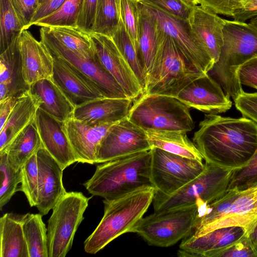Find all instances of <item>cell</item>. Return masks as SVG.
Here are the masks:
<instances>
[{"mask_svg": "<svg viewBox=\"0 0 257 257\" xmlns=\"http://www.w3.org/2000/svg\"><path fill=\"white\" fill-rule=\"evenodd\" d=\"M193 142L205 162L237 169L246 165L257 150V124L243 116L206 114Z\"/></svg>", "mask_w": 257, "mask_h": 257, "instance_id": "6da1fadb", "label": "cell"}, {"mask_svg": "<svg viewBox=\"0 0 257 257\" xmlns=\"http://www.w3.org/2000/svg\"><path fill=\"white\" fill-rule=\"evenodd\" d=\"M156 190L154 187L144 188L104 199L103 216L85 240V251L95 254L120 235L132 232L153 202Z\"/></svg>", "mask_w": 257, "mask_h": 257, "instance_id": "7a4b0ae2", "label": "cell"}, {"mask_svg": "<svg viewBox=\"0 0 257 257\" xmlns=\"http://www.w3.org/2000/svg\"><path fill=\"white\" fill-rule=\"evenodd\" d=\"M151 161L150 150L99 163L83 185L89 193L104 199L154 187L151 178Z\"/></svg>", "mask_w": 257, "mask_h": 257, "instance_id": "3957f363", "label": "cell"}, {"mask_svg": "<svg viewBox=\"0 0 257 257\" xmlns=\"http://www.w3.org/2000/svg\"><path fill=\"white\" fill-rule=\"evenodd\" d=\"M222 31L218 60L208 74L234 100L244 91L238 79L239 68L257 57V30L245 22L226 20Z\"/></svg>", "mask_w": 257, "mask_h": 257, "instance_id": "277c9868", "label": "cell"}, {"mask_svg": "<svg viewBox=\"0 0 257 257\" xmlns=\"http://www.w3.org/2000/svg\"><path fill=\"white\" fill-rule=\"evenodd\" d=\"M256 225L257 185L242 190L230 189L206 206L191 235L196 237L219 228L239 226L249 236Z\"/></svg>", "mask_w": 257, "mask_h": 257, "instance_id": "5b68a950", "label": "cell"}, {"mask_svg": "<svg viewBox=\"0 0 257 257\" xmlns=\"http://www.w3.org/2000/svg\"><path fill=\"white\" fill-rule=\"evenodd\" d=\"M234 171L205 162L200 175L174 193L167 195L156 190L153 200L154 212L197 204L201 213L207 205L227 192Z\"/></svg>", "mask_w": 257, "mask_h": 257, "instance_id": "8992f818", "label": "cell"}, {"mask_svg": "<svg viewBox=\"0 0 257 257\" xmlns=\"http://www.w3.org/2000/svg\"><path fill=\"white\" fill-rule=\"evenodd\" d=\"M204 74L186 60L173 40L164 32L156 61L142 95L175 97L190 83Z\"/></svg>", "mask_w": 257, "mask_h": 257, "instance_id": "52a82bcc", "label": "cell"}, {"mask_svg": "<svg viewBox=\"0 0 257 257\" xmlns=\"http://www.w3.org/2000/svg\"><path fill=\"white\" fill-rule=\"evenodd\" d=\"M190 108L175 97L142 95L135 100L127 118L145 132L179 131L194 128Z\"/></svg>", "mask_w": 257, "mask_h": 257, "instance_id": "ba28073f", "label": "cell"}, {"mask_svg": "<svg viewBox=\"0 0 257 257\" xmlns=\"http://www.w3.org/2000/svg\"><path fill=\"white\" fill-rule=\"evenodd\" d=\"M197 204L170 209L143 217L132 232L149 244L168 247L192 234L200 215Z\"/></svg>", "mask_w": 257, "mask_h": 257, "instance_id": "9c48e42d", "label": "cell"}, {"mask_svg": "<svg viewBox=\"0 0 257 257\" xmlns=\"http://www.w3.org/2000/svg\"><path fill=\"white\" fill-rule=\"evenodd\" d=\"M90 198L80 192H67L53 207L47 226L49 257H64L71 249Z\"/></svg>", "mask_w": 257, "mask_h": 257, "instance_id": "30bf717a", "label": "cell"}, {"mask_svg": "<svg viewBox=\"0 0 257 257\" xmlns=\"http://www.w3.org/2000/svg\"><path fill=\"white\" fill-rule=\"evenodd\" d=\"M151 178L157 191L169 195L200 175L203 161L174 154L160 149H151Z\"/></svg>", "mask_w": 257, "mask_h": 257, "instance_id": "8fae6325", "label": "cell"}, {"mask_svg": "<svg viewBox=\"0 0 257 257\" xmlns=\"http://www.w3.org/2000/svg\"><path fill=\"white\" fill-rule=\"evenodd\" d=\"M40 32L41 41L51 53L62 58L76 68L93 83L104 97L128 98L122 88L102 65L96 55L92 59L85 58L62 46L42 28Z\"/></svg>", "mask_w": 257, "mask_h": 257, "instance_id": "7c38bea8", "label": "cell"}, {"mask_svg": "<svg viewBox=\"0 0 257 257\" xmlns=\"http://www.w3.org/2000/svg\"><path fill=\"white\" fill-rule=\"evenodd\" d=\"M141 4L155 19L160 28L173 40L186 60L198 71L208 73L214 62L193 38L187 21L177 18L152 6Z\"/></svg>", "mask_w": 257, "mask_h": 257, "instance_id": "4fadbf2b", "label": "cell"}, {"mask_svg": "<svg viewBox=\"0 0 257 257\" xmlns=\"http://www.w3.org/2000/svg\"><path fill=\"white\" fill-rule=\"evenodd\" d=\"M145 131L127 117L114 123L102 141L96 163H102L124 156L151 150Z\"/></svg>", "mask_w": 257, "mask_h": 257, "instance_id": "5bb4252c", "label": "cell"}, {"mask_svg": "<svg viewBox=\"0 0 257 257\" xmlns=\"http://www.w3.org/2000/svg\"><path fill=\"white\" fill-rule=\"evenodd\" d=\"M90 36L102 65L121 86L128 98L133 101L138 99L143 93V88L112 39L99 34Z\"/></svg>", "mask_w": 257, "mask_h": 257, "instance_id": "9a60e30c", "label": "cell"}, {"mask_svg": "<svg viewBox=\"0 0 257 257\" xmlns=\"http://www.w3.org/2000/svg\"><path fill=\"white\" fill-rule=\"evenodd\" d=\"M175 98L190 108L208 114L225 112L232 104L230 97L208 73L190 83Z\"/></svg>", "mask_w": 257, "mask_h": 257, "instance_id": "2e32d148", "label": "cell"}, {"mask_svg": "<svg viewBox=\"0 0 257 257\" xmlns=\"http://www.w3.org/2000/svg\"><path fill=\"white\" fill-rule=\"evenodd\" d=\"M52 55L54 59L52 79L75 107L104 97L76 68L62 58Z\"/></svg>", "mask_w": 257, "mask_h": 257, "instance_id": "e0dca14e", "label": "cell"}, {"mask_svg": "<svg viewBox=\"0 0 257 257\" xmlns=\"http://www.w3.org/2000/svg\"><path fill=\"white\" fill-rule=\"evenodd\" d=\"M114 123L90 125L73 117L63 122V128L73 149L76 162L96 163L101 144Z\"/></svg>", "mask_w": 257, "mask_h": 257, "instance_id": "ac0fdd59", "label": "cell"}, {"mask_svg": "<svg viewBox=\"0 0 257 257\" xmlns=\"http://www.w3.org/2000/svg\"><path fill=\"white\" fill-rule=\"evenodd\" d=\"M38 198L36 207L47 214L67 192L62 182L63 171L58 163L44 147L37 152Z\"/></svg>", "mask_w": 257, "mask_h": 257, "instance_id": "d6986e66", "label": "cell"}, {"mask_svg": "<svg viewBox=\"0 0 257 257\" xmlns=\"http://www.w3.org/2000/svg\"><path fill=\"white\" fill-rule=\"evenodd\" d=\"M226 20L217 14L195 6L187 20L191 33L200 47L214 64L223 45V27Z\"/></svg>", "mask_w": 257, "mask_h": 257, "instance_id": "ffe728a7", "label": "cell"}, {"mask_svg": "<svg viewBox=\"0 0 257 257\" xmlns=\"http://www.w3.org/2000/svg\"><path fill=\"white\" fill-rule=\"evenodd\" d=\"M20 48L23 77L29 86L40 80L52 78L53 57L41 41L24 30L20 36Z\"/></svg>", "mask_w": 257, "mask_h": 257, "instance_id": "44dd1931", "label": "cell"}, {"mask_svg": "<svg viewBox=\"0 0 257 257\" xmlns=\"http://www.w3.org/2000/svg\"><path fill=\"white\" fill-rule=\"evenodd\" d=\"M244 229L239 226L221 227L199 237L190 235L182 239L179 256L218 257L227 247L243 236Z\"/></svg>", "mask_w": 257, "mask_h": 257, "instance_id": "7402d4cb", "label": "cell"}, {"mask_svg": "<svg viewBox=\"0 0 257 257\" xmlns=\"http://www.w3.org/2000/svg\"><path fill=\"white\" fill-rule=\"evenodd\" d=\"M35 122L43 147L64 170L76 162L63 122L38 108Z\"/></svg>", "mask_w": 257, "mask_h": 257, "instance_id": "603a6c76", "label": "cell"}, {"mask_svg": "<svg viewBox=\"0 0 257 257\" xmlns=\"http://www.w3.org/2000/svg\"><path fill=\"white\" fill-rule=\"evenodd\" d=\"M133 101L103 97L75 107L73 117L90 125L113 123L127 117Z\"/></svg>", "mask_w": 257, "mask_h": 257, "instance_id": "cb8c5ba5", "label": "cell"}, {"mask_svg": "<svg viewBox=\"0 0 257 257\" xmlns=\"http://www.w3.org/2000/svg\"><path fill=\"white\" fill-rule=\"evenodd\" d=\"M21 34L0 55V101L10 96H20L30 88L22 71Z\"/></svg>", "mask_w": 257, "mask_h": 257, "instance_id": "d4e9b609", "label": "cell"}, {"mask_svg": "<svg viewBox=\"0 0 257 257\" xmlns=\"http://www.w3.org/2000/svg\"><path fill=\"white\" fill-rule=\"evenodd\" d=\"M29 91L39 108L64 122L73 117L75 106L53 81L46 78L30 86Z\"/></svg>", "mask_w": 257, "mask_h": 257, "instance_id": "484cf974", "label": "cell"}, {"mask_svg": "<svg viewBox=\"0 0 257 257\" xmlns=\"http://www.w3.org/2000/svg\"><path fill=\"white\" fill-rule=\"evenodd\" d=\"M139 5L140 10L139 51L147 80L156 61L164 32L160 28L155 19L145 10L139 2Z\"/></svg>", "mask_w": 257, "mask_h": 257, "instance_id": "4316f807", "label": "cell"}, {"mask_svg": "<svg viewBox=\"0 0 257 257\" xmlns=\"http://www.w3.org/2000/svg\"><path fill=\"white\" fill-rule=\"evenodd\" d=\"M38 104L29 90L21 96L0 130V153L3 152L11 142L28 124L34 120Z\"/></svg>", "mask_w": 257, "mask_h": 257, "instance_id": "83f0119b", "label": "cell"}, {"mask_svg": "<svg viewBox=\"0 0 257 257\" xmlns=\"http://www.w3.org/2000/svg\"><path fill=\"white\" fill-rule=\"evenodd\" d=\"M24 214L7 213L0 219V256L29 257L23 221Z\"/></svg>", "mask_w": 257, "mask_h": 257, "instance_id": "f1b7e54d", "label": "cell"}, {"mask_svg": "<svg viewBox=\"0 0 257 257\" xmlns=\"http://www.w3.org/2000/svg\"><path fill=\"white\" fill-rule=\"evenodd\" d=\"M152 148L190 159L203 161L202 156L187 136V132L179 131L146 132Z\"/></svg>", "mask_w": 257, "mask_h": 257, "instance_id": "f546056e", "label": "cell"}, {"mask_svg": "<svg viewBox=\"0 0 257 257\" xmlns=\"http://www.w3.org/2000/svg\"><path fill=\"white\" fill-rule=\"evenodd\" d=\"M43 146L34 119L16 136L3 152L6 153L11 166L19 170Z\"/></svg>", "mask_w": 257, "mask_h": 257, "instance_id": "4dcf8cb0", "label": "cell"}, {"mask_svg": "<svg viewBox=\"0 0 257 257\" xmlns=\"http://www.w3.org/2000/svg\"><path fill=\"white\" fill-rule=\"evenodd\" d=\"M42 28L65 48L86 58L95 57V49L89 34L72 27H42Z\"/></svg>", "mask_w": 257, "mask_h": 257, "instance_id": "1f68e13d", "label": "cell"}, {"mask_svg": "<svg viewBox=\"0 0 257 257\" xmlns=\"http://www.w3.org/2000/svg\"><path fill=\"white\" fill-rule=\"evenodd\" d=\"M41 213L24 214L23 229L29 257H49L47 228Z\"/></svg>", "mask_w": 257, "mask_h": 257, "instance_id": "d6a6232c", "label": "cell"}, {"mask_svg": "<svg viewBox=\"0 0 257 257\" xmlns=\"http://www.w3.org/2000/svg\"><path fill=\"white\" fill-rule=\"evenodd\" d=\"M111 38L120 53L130 65L144 90L147 82L144 66L140 54L127 33L121 18L117 28Z\"/></svg>", "mask_w": 257, "mask_h": 257, "instance_id": "836d02e7", "label": "cell"}, {"mask_svg": "<svg viewBox=\"0 0 257 257\" xmlns=\"http://www.w3.org/2000/svg\"><path fill=\"white\" fill-rule=\"evenodd\" d=\"M120 0H98L91 34L111 38L120 19Z\"/></svg>", "mask_w": 257, "mask_h": 257, "instance_id": "e575fe53", "label": "cell"}, {"mask_svg": "<svg viewBox=\"0 0 257 257\" xmlns=\"http://www.w3.org/2000/svg\"><path fill=\"white\" fill-rule=\"evenodd\" d=\"M0 52L3 53L23 31L10 0H0Z\"/></svg>", "mask_w": 257, "mask_h": 257, "instance_id": "d590c367", "label": "cell"}, {"mask_svg": "<svg viewBox=\"0 0 257 257\" xmlns=\"http://www.w3.org/2000/svg\"><path fill=\"white\" fill-rule=\"evenodd\" d=\"M83 0H66L55 12L34 25L40 27H68L77 28Z\"/></svg>", "mask_w": 257, "mask_h": 257, "instance_id": "8d00e7d4", "label": "cell"}, {"mask_svg": "<svg viewBox=\"0 0 257 257\" xmlns=\"http://www.w3.org/2000/svg\"><path fill=\"white\" fill-rule=\"evenodd\" d=\"M0 208L8 203L14 194L18 191L21 183V169H15L10 164L6 152L0 153Z\"/></svg>", "mask_w": 257, "mask_h": 257, "instance_id": "74e56055", "label": "cell"}, {"mask_svg": "<svg viewBox=\"0 0 257 257\" xmlns=\"http://www.w3.org/2000/svg\"><path fill=\"white\" fill-rule=\"evenodd\" d=\"M21 185L18 191H22L31 207L36 206L38 198V168L37 153L31 156L21 167Z\"/></svg>", "mask_w": 257, "mask_h": 257, "instance_id": "f35d334b", "label": "cell"}, {"mask_svg": "<svg viewBox=\"0 0 257 257\" xmlns=\"http://www.w3.org/2000/svg\"><path fill=\"white\" fill-rule=\"evenodd\" d=\"M120 18L132 42L139 53L138 34L140 10L139 2L138 0H120Z\"/></svg>", "mask_w": 257, "mask_h": 257, "instance_id": "ab89813d", "label": "cell"}, {"mask_svg": "<svg viewBox=\"0 0 257 257\" xmlns=\"http://www.w3.org/2000/svg\"><path fill=\"white\" fill-rule=\"evenodd\" d=\"M177 18L187 21L195 6L186 0H138Z\"/></svg>", "mask_w": 257, "mask_h": 257, "instance_id": "60d3db41", "label": "cell"}, {"mask_svg": "<svg viewBox=\"0 0 257 257\" xmlns=\"http://www.w3.org/2000/svg\"><path fill=\"white\" fill-rule=\"evenodd\" d=\"M257 185V150L248 163L235 169L229 189H245Z\"/></svg>", "mask_w": 257, "mask_h": 257, "instance_id": "b9f144b4", "label": "cell"}, {"mask_svg": "<svg viewBox=\"0 0 257 257\" xmlns=\"http://www.w3.org/2000/svg\"><path fill=\"white\" fill-rule=\"evenodd\" d=\"M247 0H199L203 9L217 15L232 17Z\"/></svg>", "mask_w": 257, "mask_h": 257, "instance_id": "7bdbcfd3", "label": "cell"}, {"mask_svg": "<svg viewBox=\"0 0 257 257\" xmlns=\"http://www.w3.org/2000/svg\"><path fill=\"white\" fill-rule=\"evenodd\" d=\"M218 257H257V248L249 236L244 234L223 251Z\"/></svg>", "mask_w": 257, "mask_h": 257, "instance_id": "ee69618b", "label": "cell"}, {"mask_svg": "<svg viewBox=\"0 0 257 257\" xmlns=\"http://www.w3.org/2000/svg\"><path fill=\"white\" fill-rule=\"evenodd\" d=\"M234 101L235 107L242 116L257 124V92L248 93L243 91Z\"/></svg>", "mask_w": 257, "mask_h": 257, "instance_id": "f6af8a7d", "label": "cell"}, {"mask_svg": "<svg viewBox=\"0 0 257 257\" xmlns=\"http://www.w3.org/2000/svg\"><path fill=\"white\" fill-rule=\"evenodd\" d=\"M23 26L27 30L37 10L38 0H10Z\"/></svg>", "mask_w": 257, "mask_h": 257, "instance_id": "bcb514c9", "label": "cell"}, {"mask_svg": "<svg viewBox=\"0 0 257 257\" xmlns=\"http://www.w3.org/2000/svg\"><path fill=\"white\" fill-rule=\"evenodd\" d=\"M98 0H83L77 22V28L91 34L93 25Z\"/></svg>", "mask_w": 257, "mask_h": 257, "instance_id": "7dc6e473", "label": "cell"}, {"mask_svg": "<svg viewBox=\"0 0 257 257\" xmlns=\"http://www.w3.org/2000/svg\"><path fill=\"white\" fill-rule=\"evenodd\" d=\"M237 74L242 85L257 89V57L242 65L239 68Z\"/></svg>", "mask_w": 257, "mask_h": 257, "instance_id": "c3c4849f", "label": "cell"}, {"mask_svg": "<svg viewBox=\"0 0 257 257\" xmlns=\"http://www.w3.org/2000/svg\"><path fill=\"white\" fill-rule=\"evenodd\" d=\"M66 0H38V5L30 26L57 11Z\"/></svg>", "mask_w": 257, "mask_h": 257, "instance_id": "681fc988", "label": "cell"}, {"mask_svg": "<svg viewBox=\"0 0 257 257\" xmlns=\"http://www.w3.org/2000/svg\"><path fill=\"white\" fill-rule=\"evenodd\" d=\"M257 17V0H247L232 17L233 20L245 22Z\"/></svg>", "mask_w": 257, "mask_h": 257, "instance_id": "f907efd6", "label": "cell"}, {"mask_svg": "<svg viewBox=\"0 0 257 257\" xmlns=\"http://www.w3.org/2000/svg\"><path fill=\"white\" fill-rule=\"evenodd\" d=\"M19 97L10 96L0 101V130L2 129L11 114Z\"/></svg>", "mask_w": 257, "mask_h": 257, "instance_id": "816d5d0a", "label": "cell"}, {"mask_svg": "<svg viewBox=\"0 0 257 257\" xmlns=\"http://www.w3.org/2000/svg\"><path fill=\"white\" fill-rule=\"evenodd\" d=\"M249 236L252 243L257 248V225Z\"/></svg>", "mask_w": 257, "mask_h": 257, "instance_id": "f5cc1de1", "label": "cell"}, {"mask_svg": "<svg viewBox=\"0 0 257 257\" xmlns=\"http://www.w3.org/2000/svg\"><path fill=\"white\" fill-rule=\"evenodd\" d=\"M248 24L257 30V17L250 20Z\"/></svg>", "mask_w": 257, "mask_h": 257, "instance_id": "db71d44e", "label": "cell"}, {"mask_svg": "<svg viewBox=\"0 0 257 257\" xmlns=\"http://www.w3.org/2000/svg\"><path fill=\"white\" fill-rule=\"evenodd\" d=\"M194 6H197L200 4L199 0H186Z\"/></svg>", "mask_w": 257, "mask_h": 257, "instance_id": "11a10c76", "label": "cell"}, {"mask_svg": "<svg viewBox=\"0 0 257 257\" xmlns=\"http://www.w3.org/2000/svg\"><path fill=\"white\" fill-rule=\"evenodd\" d=\"M200 2V1H199Z\"/></svg>", "mask_w": 257, "mask_h": 257, "instance_id": "9f6ffc18", "label": "cell"}]
</instances>
